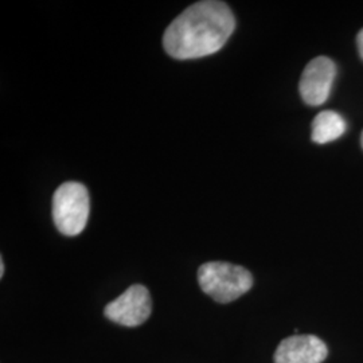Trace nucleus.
Masks as SVG:
<instances>
[{
    "mask_svg": "<svg viewBox=\"0 0 363 363\" xmlns=\"http://www.w3.org/2000/svg\"><path fill=\"white\" fill-rule=\"evenodd\" d=\"M346 121L334 111H323L312 121V142L327 144L339 139L346 132Z\"/></svg>",
    "mask_w": 363,
    "mask_h": 363,
    "instance_id": "0eeeda50",
    "label": "nucleus"
},
{
    "mask_svg": "<svg viewBox=\"0 0 363 363\" xmlns=\"http://www.w3.org/2000/svg\"><path fill=\"white\" fill-rule=\"evenodd\" d=\"M151 311L152 301L148 289L140 284H135L116 300L106 304L104 315L117 325L138 327L150 318Z\"/></svg>",
    "mask_w": 363,
    "mask_h": 363,
    "instance_id": "20e7f679",
    "label": "nucleus"
},
{
    "mask_svg": "<svg viewBox=\"0 0 363 363\" xmlns=\"http://www.w3.org/2000/svg\"><path fill=\"white\" fill-rule=\"evenodd\" d=\"M4 274V261L3 259H0V277H3Z\"/></svg>",
    "mask_w": 363,
    "mask_h": 363,
    "instance_id": "1a4fd4ad",
    "label": "nucleus"
},
{
    "mask_svg": "<svg viewBox=\"0 0 363 363\" xmlns=\"http://www.w3.org/2000/svg\"><path fill=\"white\" fill-rule=\"evenodd\" d=\"M337 76V66L328 57H316L306 66L298 91L303 101L311 106L325 104L330 97L334 79Z\"/></svg>",
    "mask_w": 363,
    "mask_h": 363,
    "instance_id": "39448f33",
    "label": "nucleus"
},
{
    "mask_svg": "<svg viewBox=\"0 0 363 363\" xmlns=\"http://www.w3.org/2000/svg\"><path fill=\"white\" fill-rule=\"evenodd\" d=\"M361 143H362V147H363V132H362V136H361Z\"/></svg>",
    "mask_w": 363,
    "mask_h": 363,
    "instance_id": "9d476101",
    "label": "nucleus"
},
{
    "mask_svg": "<svg viewBox=\"0 0 363 363\" xmlns=\"http://www.w3.org/2000/svg\"><path fill=\"white\" fill-rule=\"evenodd\" d=\"M91 211V199L86 187L78 182H66L52 195V220L65 235L84 232Z\"/></svg>",
    "mask_w": 363,
    "mask_h": 363,
    "instance_id": "7ed1b4c3",
    "label": "nucleus"
},
{
    "mask_svg": "<svg viewBox=\"0 0 363 363\" xmlns=\"http://www.w3.org/2000/svg\"><path fill=\"white\" fill-rule=\"evenodd\" d=\"M357 45H358V52L359 55L362 57L363 60V28L358 33V37H357Z\"/></svg>",
    "mask_w": 363,
    "mask_h": 363,
    "instance_id": "6e6552de",
    "label": "nucleus"
},
{
    "mask_svg": "<svg viewBox=\"0 0 363 363\" xmlns=\"http://www.w3.org/2000/svg\"><path fill=\"white\" fill-rule=\"evenodd\" d=\"M198 283L210 298L226 304L247 294L253 286V276L244 267L211 261L199 267Z\"/></svg>",
    "mask_w": 363,
    "mask_h": 363,
    "instance_id": "f03ea898",
    "label": "nucleus"
},
{
    "mask_svg": "<svg viewBox=\"0 0 363 363\" xmlns=\"http://www.w3.org/2000/svg\"><path fill=\"white\" fill-rule=\"evenodd\" d=\"M235 19L218 0L194 3L167 27L163 46L175 60H195L220 50L233 34Z\"/></svg>",
    "mask_w": 363,
    "mask_h": 363,
    "instance_id": "f257e3e1",
    "label": "nucleus"
},
{
    "mask_svg": "<svg viewBox=\"0 0 363 363\" xmlns=\"http://www.w3.org/2000/svg\"><path fill=\"white\" fill-rule=\"evenodd\" d=\"M328 349L315 335H294L281 340L274 352V363H322Z\"/></svg>",
    "mask_w": 363,
    "mask_h": 363,
    "instance_id": "423d86ee",
    "label": "nucleus"
}]
</instances>
